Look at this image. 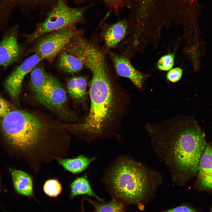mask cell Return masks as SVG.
I'll use <instances>...</instances> for the list:
<instances>
[{"instance_id":"1","label":"cell","mask_w":212,"mask_h":212,"mask_svg":"<svg viewBox=\"0 0 212 212\" xmlns=\"http://www.w3.org/2000/svg\"><path fill=\"white\" fill-rule=\"evenodd\" d=\"M145 127L175 182L183 184L196 175L208 143L194 117L179 115L160 123H148Z\"/></svg>"},{"instance_id":"2","label":"cell","mask_w":212,"mask_h":212,"mask_svg":"<svg viewBox=\"0 0 212 212\" xmlns=\"http://www.w3.org/2000/svg\"><path fill=\"white\" fill-rule=\"evenodd\" d=\"M2 118V132L12 148L33 160L47 150L54 135L53 123L34 113L15 109Z\"/></svg>"},{"instance_id":"3","label":"cell","mask_w":212,"mask_h":212,"mask_svg":"<svg viewBox=\"0 0 212 212\" xmlns=\"http://www.w3.org/2000/svg\"><path fill=\"white\" fill-rule=\"evenodd\" d=\"M90 70L92 74L90 111L84 120L72 127L95 138L102 135L114 121L118 111L119 99L107 67L95 64Z\"/></svg>"},{"instance_id":"4","label":"cell","mask_w":212,"mask_h":212,"mask_svg":"<svg viewBox=\"0 0 212 212\" xmlns=\"http://www.w3.org/2000/svg\"><path fill=\"white\" fill-rule=\"evenodd\" d=\"M155 175L141 164L124 156L111 165L105 182L116 199L137 203L144 200L151 191L155 181Z\"/></svg>"},{"instance_id":"5","label":"cell","mask_w":212,"mask_h":212,"mask_svg":"<svg viewBox=\"0 0 212 212\" xmlns=\"http://www.w3.org/2000/svg\"><path fill=\"white\" fill-rule=\"evenodd\" d=\"M91 5L72 8L66 5L64 0H59L45 19L28 36L27 41L32 42L48 33L70 27L80 22L83 19L85 12Z\"/></svg>"},{"instance_id":"6","label":"cell","mask_w":212,"mask_h":212,"mask_svg":"<svg viewBox=\"0 0 212 212\" xmlns=\"http://www.w3.org/2000/svg\"><path fill=\"white\" fill-rule=\"evenodd\" d=\"M36 99L42 105L59 115L73 120L76 115L68 110L67 96L60 83L49 74L47 83L40 92L34 94Z\"/></svg>"},{"instance_id":"7","label":"cell","mask_w":212,"mask_h":212,"mask_svg":"<svg viewBox=\"0 0 212 212\" xmlns=\"http://www.w3.org/2000/svg\"><path fill=\"white\" fill-rule=\"evenodd\" d=\"M77 34L78 33L71 27L51 32L38 38L33 52L43 59L52 62L72 38Z\"/></svg>"},{"instance_id":"8","label":"cell","mask_w":212,"mask_h":212,"mask_svg":"<svg viewBox=\"0 0 212 212\" xmlns=\"http://www.w3.org/2000/svg\"><path fill=\"white\" fill-rule=\"evenodd\" d=\"M43 59L39 55L34 54L26 59L8 77L5 82V88L13 100L18 101L25 76Z\"/></svg>"},{"instance_id":"9","label":"cell","mask_w":212,"mask_h":212,"mask_svg":"<svg viewBox=\"0 0 212 212\" xmlns=\"http://www.w3.org/2000/svg\"><path fill=\"white\" fill-rule=\"evenodd\" d=\"M110 57L117 74L128 78L137 88L142 89L147 75L134 68L125 56L110 53Z\"/></svg>"},{"instance_id":"10","label":"cell","mask_w":212,"mask_h":212,"mask_svg":"<svg viewBox=\"0 0 212 212\" xmlns=\"http://www.w3.org/2000/svg\"><path fill=\"white\" fill-rule=\"evenodd\" d=\"M196 186L199 190L212 192V142L208 143L201 158Z\"/></svg>"},{"instance_id":"11","label":"cell","mask_w":212,"mask_h":212,"mask_svg":"<svg viewBox=\"0 0 212 212\" xmlns=\"http://www.w3.org/2000/svg\"><path fill=\"white\" fill-rule=\"evenodd\" d=\"M20 54L16 33L12 32L6 35L0 43V65L6 66L13 63Z\"/></svg>"},{"instance_id":"12","label":"cell","mask_w":212,"mask_h":212,"mask_svg":"<svg viewBox=\"0 0 212 212\" xmlns=\"http://www.w3.org/2000/svg\"><path fill=\"white\" fill-rule=\"evenodd\" d=\"M127 27V21L124 19L107 26L103 35L106 47L111 49L117 46L125 37Z\"/></svg>"},{"instance_id":"13","label":"cell","mask_w":212,"mask_h":212,"mask_svg":"<svg viewBox=\"0 0 212 212\" xmlns=\"http://www.w3.org/2000/svg\"><path fill=\"white\" fill-rule=\"evenodd\" d=\"M9 170L16 191L25 196H32L33 184L30 176L26 173L20 170L10 169Z\"/></svg>"},{"instance_id":"14","label":"cell","mask_w":212,"mask_h":212,"mask_svg":"<svg viewBox=\"0 0 212 212\" xmlns=\"http://www.w3.org/2000/svg\"><path fill=\"white\" fill-rule=\"evenodd\" d=\"M95 159V157L89 158L83 155L71 158L57 159L58 163L66 170L72 173L77 174L86 169Z\"/></svg>"},{"instance_id":"15","label":"cell","mask_w":212,"mask_h":212,"mask_svg":"<svg viewBox=\"0 0 212 212\" xmlns=\"http://www.w3.org/2000/svg\"><path fill=\"white\" fill-rule=\"evenodd\" d=\"M87 85L86 78L76 76L69 80L67 87L71 97L77 102H82L85 99Z\"/></svg>"},{"instance_id":"16","label":"cell","mask_w":212,"mask_h":212,"mask_svg":"<svg viewBox=\"0 0 212 212\" xmlns=\"http://www.w3.org/2000/svg\"><path fill=\"white\" fill-rule=\"evenodd\" d=\"M59 54V67L64 72L73 74L81 70L84 66L79 59L68 53L64 50Z\"/></svg>"},{"instance_id":"17","label":"cell","mask_w":212,"mask_h":212,"mask_svg":"<svg viewBox=\"0 0 212 212\" xmlns=\"http://www.w3.org/2000/svg\"><path fill=\"white\" fill-rule=\"evenodd\" d=\"M71 198L81 194H85L95 197L100 202H103L104 200L97 196L92 190L91 186L86 176L78 177L75 179L71 185Z\"/></svg>"},{"instance_id":"18","label":"cell","mask_w":212,"mask_h":212,"mask_svg":"<svg viewBox=\"0 0 212 212\" xmlns=\"http://www.w3.org/2000/svg\"><path fill=\"white\" fill-rule=\"evenodd\" d=\"M8 9L12 11L15 7L24 9L27 7L44 6L53 3L56 4L59 0H0Z\"/></svg>"},{"instance_id":"19","label":"cell","mask_w":212,"mask_h":212,"mask_svg":"<svg viewBox=\"0 0 212 212\" xmlns=\"http://www.w3.org/2000/svg\"><path fill=\"white\" fill-rule=\"evenodd\" d=\"M31 73V87L34 94L41 91L45 86L49 74L41 67H35Z\"/></svg>"},{"instance_id":"20","label":"cell","mask_w":212,"mask_h":212,"mask_svg":"<svg viewBox=\"0 0 212 212\" xmlns=\"http://www.w3.org/2000/svg\"><path fill=\"white\" fill-rule=\"evenodd\" d=\"M95 208L96 212H124L125 206L121 202L114 200L109 202L100 204L86 198Z\"/></svg>"},{"instance_id":"21","label":"cell","mask_w":212,"mask_h":212,"mask_svg":"<svg viewBox=\"0 0 212 212\" xmlns=\"http://www.w3.org/2000/svg\"><path fill=\"white\" fill-rule=\"evenodd\" d=\"M62 189L61 184L55 179H51L47 180L43 186L44 192L51 197L58 196L61 193Z\"/></svg>"},{"instance_id":"22","label":"cell","mask_w":212,"mask_h":212,"mask_svg":"<svg viewBox=\"0 0 212 212\" xmlns=\"http://www.w3.org/2000/svg\"><path fill=\"white\" fill-rule=\"evenodd\" d=\"M92 0H77V2L83 3ZM102 1L116 14L117 15L125 7V0H101Z\"/></svg>"},{"instance_id":"23","label":"cell","mask_w":212,"mask_h":212,"mask_svg":"<svg viewBox=\"0 0 212 212\" xmlns=\"http://www.w3.org/2000/svg\"><path fill=\"white\" fill-rule=\"evenodd\" d=\"M174 53H173L161 57L158 62V69L163 71L170 69L174 64Z\"/></svg>"},{"instance_id":"24","label":"cell","mask_w":212,"mask_h":212,"mask_svg":"<svg viewBox=\"0 0 212 212\" xmlns=\"http://www.w3.org/2000/svg\"><path fill=\"white\" fill-rule=\"evenodd\" d=\"M183 73L182 70L178 67L173 68L167 73L166 78L167 80L172 82H175L181 78Z\"/></svg>"},{"instance_id":"25","label":"cell","mask_w":212,"mask_h":212,"mask_svg":"<svg viewBox=\"0 0 212 212\" xmlns=\"http://www.w3.org/2000/svg\"><path fill=\"white\" fill-rule=\"evenodd\" d=\"M13 108L10 104L0 96V117H2Z\"/></svg>"},{"instance_id":"26","label":"cell","mask_w":212,"mask_h":212,"mask_svg":"<svg viewBox=\"0 0 212 212\" xmlns=\"http://www.w3.org/2000/svg\"><path fill=\"white\" fill-rule=\"evenodd\" d=\"M162 212H197L193 208L186 205H182Z\"/></svg>"},{"instance_id":"27","label":"cell","mask_w":212,"mask_h":212,"mask_svg":"<svg viewBox=\"0 0 212 212\" xmlns=\"http://www.w3.org/2000/svg\"><path fill=\"white\" fill-rule=\"evenodd\" d=\"M82 212H85V211L83 209V208L82 207ZM95 212H96L95 211Z\"/></svg>"},{"instance_id":"28","label":"cell","mask_w":212,"mask_h":212,"mask_svg":"<svg viewBox=\"0 0 212 212\" xmlns=\"http://www.w3.org/2000/svg\"><path fill=\"white\" fill-rule=\"evenodd\" d=\"M211 212H212V208H211Z\"/></svg>"}]
</instances>
